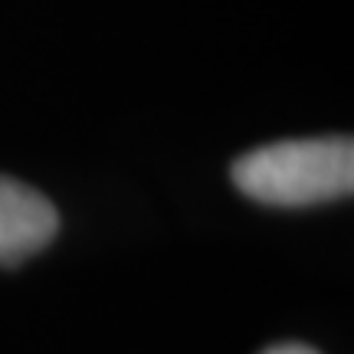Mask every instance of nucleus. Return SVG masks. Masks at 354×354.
<instances>
[{"label": "nucleus", "mask_w": 354, "mask_h": 354, "mask_svg": "<svg viewBox=\"0 0 354 354\" xmlns=\"http://www.w3.org/2000/svg\"><path fill=\"white\" fill-rule=\"evenodd\" d=\"M263 354H318L312 351V348H305V344H276V348H266Z\"/></svg>", "instance_id": "nucleus-3"}, {"label": "nucleus", "mask_w": 354, "mask_h": 354, "mask_svg": "<svg viewBox=\"0 0 354 354\" xmlns=\"http://www.w3.org/2000/svg\"><path fill=\"white\" fill-rule=\"evenodd\" d=\"M59 230V214L37 187L0 174V266L39 253Z\"/></svg>", "instance_id": "nucleus-2"}, {"label": "nucleus", "mask_w": 354, "mask_h": 354, "mask_svg": "<svg viewBox=\"0 0 354 354\" xmlns=\"http://www.w3.org/2000/svg\"><path fill=\"white\" fill-rule=\"evenodd\" d=\"M233 184L269 207L338 201L354 187V145L348 135L272 141L233 165Z\"/></svg>", "instance_id": "nucleus-1"}]
</instances>
